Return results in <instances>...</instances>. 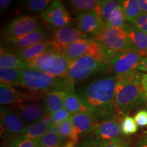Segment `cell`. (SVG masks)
<instances>
[{
    "label": "cell",
    "instance_id": "obj_1",
    "mask_svg": "<svg viewBox=\"0 0 147 147\" xmlns=\"http://www.w3.org/2000/svg\"><path fill=\"white\" fill-rule=\"evenodd\" d=\"M117 78L115 76H107L93 80L80 91V96L95 110L97 117L106 119L115 118L117 113L115 106V94Z\"/></svg>",
    "mask_w": 147,
    "mask_h": 147
},
{
    "label": "cell",
    "instance_id": "obj_2",
    "mask_svg": "<svg viewBox=\"0 0 147 147\" xmlns=\"http://www.w3.org/2000/svg\"><path fill=\"white\" fill-rule=\"evenodd\" d=\"M139 71L123 76H116L117 83L115 94V106L117 113L125 115L139 109L146 104Z\"/></svg>",
    "mask_w": 147,
    "mask_h": 147
},
{
    "label": "cell",
    "instance_id": "obj_3",
    "mask_svg": "<svg viewBox=\"0 0 147 147\" xmlns=\"http://www.w3.org/2000/svg\"><path fill=\"white\" fill-rule=\"evenodd\" d=\"M74 83L69 77H55L29 67L23 69L19 87L28 89L34 95H42L53 90L72 93L74 89Z\"/></svg>",
    "mask_w": 147,
    "mask_h": 147
},
{
    "label": "cell",
    "instance_id": "obj_4",
    "mask_svg": "<svg viewBox=\"0 0 147 147\" xmlns=\"http://www.w3.org/2000/svg\"><path fill=\"white\" fill-rule=\"evenodd\" d=\"M94 40L102 46L110 59L119 53L129 51L139 52L122 27H110L105 24L102 30L94 36Z\"/></svg>",
    "mask_w": 147,
    "mask_h": 147
},
{
    "label": "cell",
    "instance_id": "obj_5",
    "mask_svg": "<svg viewBox=\"0 0 147 147\" xmlns=\"http://www.w3.org/2000/svg\"><path fill=\"white\" fill-rule=\"evenodd\" d=\"M30 67L55 77H68L69 60L51 51L34 59L25 61Z\"/></svg>",
    "mask_w": 147,
    "mask_h": 147
},
{
    "label": "cell",
    "instance_id": "obj_6",
    "mask_svg": "<svg viewBox=\"0 0 147 147\" xmlns=\"http://www.w3.org/2000/svg\"><path fill=\"white\" fill-rule=\"evenodd\" d=\"M69 61L76 59L83 56H91L101 61L109 63L110 59L102 46L94 39H81L67 46L62 53Z\"/></svg>",
    "mask_w": 147,
    "mask_h": 147
},
{
    "label": "cell",
    "instance_id": "obj_7",
    "mask_svg": "<svg viewBox=\"0 0 147 147\" xmlns=\"http://www.w3.org/2000/svg\"><path fill=\"white\" fill-rule=\"evenodd\" d=\"M108 63L91 56H83L69 61L68 77L74 82L84 81L102 69L107 68Z\"/></svg>",
    "mask_w": 147,
    "mask_h": 147
},
{
    "label": "cell",
    "instance_id": "obj_8",
    "mask_svg": "<svg viewBox=\"0 0 147 147\" xmlns=\"http://www.w3.org/2000/svg\"><path fill=\"white\" fill-rule=\"evenodd\" d=\"M142 57H146L144 53L135 51H125L114 55L110 60L108 68L115 74V76H123L135 73Z\"/></svg>",
    "mask_w": 147,
    "mask_h": 147
},
{
    "label": "cell",
    "instance_id": "obj_9",
    "mask_svg": "<svg viewBox=\"0 0 147 147\" xmlns=\"http://www.w3.org/2000/svg\"><path fill=\"white\" fill-rule=\"evenodd\" d=\"M1 137L4 140L20 137L28 125L10 108L1 106Z\"/></svg>",
    "mask_w": 147,
    "mask_h": 147
},
{
    "label": "cell",
    "instance_id": "obj_10",
    "mask_svg": "<svg viewBox=\"0 0 147 147\" xmlns=\"http://www.w3.org/2000/svg\"><path fill=\"white\" fill-rule=\"evenodd\" d=\"M12 109L27 125L38 122L48 113L45 102L42 99H34L10 105Z\"/></svg>",
    "mask_w": 147,
    "mask_h": 147
},
{
    "label": "cell",
    "instance_id": "obj_11",
    "mask_svg": "<svg viewBox=\"0 0 147 147\" xmlns=\"http://www.w3.org/2000/svg\"><path fill=\"white\" fill-rule=\"evenodd\" d=\"M85 38H87V36L80 32L78 28L69 25L57 28L54 31L53 38L51 40L52 51L61 55L67 46Z\"/></svg>",
    "mask_w": 147,
    "mask_h": 147
},
{
    "label": "cell",
    "instance_id": "obj_12",
    "mask_svg": "<svg viewBox=\"0 0 147 147\" xmlns=\"http://www.w3.org/2000/svg\"><path fill=\"white\" fill-rule=\"evenodd\" d=\"M40 22L32 16H21L14 18L5 27L3 36L5 40L30 34L40 28Z\"/></svg>",
    "mask_w": 147,
    "mask_h": 147
},
{
    "label": "cell",
    "instance_id": "obj_13",
    "mask_svg": "<svg viewBox=\"0 0 147 147\" xmlns=\"http://www.w3.org/2000/svg\"><path fill=\"white\" fill-rule=\"evenodd\" d=\"M42 18L45 21L59 28L68 26L71 18L61 1H53L51 5L42 12Z\"/></svg>",
    "mask_w": 147,
    "mask_h": 147
},
{
    "label": "cell",
    "instance_id": "obj_14",
    "mask_svg": "<svg viewBox=\"0 0 147 147\" xmlns=\"http://www.w3.org/2000/svg\"><path fill=\"white\" fill-rule=\"evenodd\" d=\"M77 27L80 32L95 36L105 25L104 21L95 11L80 12L76 16Z\"/></svg>",
    "mask_w": 147,
    "mask_h": 147
},
{
    "label": "cell",
    "instance_id": "obj_15",
    "mask_svg": "<svg viewBox=\"0 0 147 147\" xmlns=\"http://www.w3.org/2000/svg\"><path fill=\"white\" fill-rule=\"evenodd\" d=\"M49 39H50V36L47 31L42 27H40L34 32L25 36L6 40L5 42L8 47L17 50V49L31 47L40 42L47 41Z\"/></svg>",
    "mask_w": 147,
    "mask_h": 147
},
{
    "label": "cell",
    "instance_id": "obj_16",
    "mask_svg": "<svg viewBox=\"0 0 147 147\" xmlns=\"http://www.w3.org/2000/svg\"><path fill=\"white\" fill-rule=\"evenodd\" d=\"M99 142L110 141L123 137L121 122L117 118L104 119L95 129V136Z\"/></svg>",
    "mask_w": 147,
    "mask_h": 147
},
{
    "label": "cell",
    "instance_id": "obj_17",
    "mask_svg": "<svg viewBox=\"0 0 147 147\" xmlns=\"http://www.w3.org/2000/svg\"><path fill=\"white\" fill-rule=\"evenodd\" d=\"M38 98V95L24 93L18 91L12 86L3 83L0 84V104L1 106L6 104H18L25 101L32 100Z\"/></svg>",
    "mask_w": 147,
    "mask_h": 147
},
{
    "label": "cell",
    "instance_id": "obj_18",
    "mask_svg": "<svg viewBox=\"0 0 147 147\" xmlns=\"http://www.w3.org/2000/svg\"><path fill=\"white\" fill-rule=\"evenodd\" d=\"M71 121L74 126L75 131L78 136L87 134L96 129L97 124V117L93 114L79 113L71 115Z\"/></svg>",
    "mask_w": 147,
    "mask_h": 147
},
{
    "label": "cell",
    "instance_id": "obj_19",
    "mask_svg": "<svg viewBox=\"0 0 147 147\" xmlns=\"http://www.w3.org/2000/svg\"><path fill=\"white\" fill-rule=\"evenodd\" d=\"M51 51H52V46L51 40H49L31 47L14 50V54L20 59L24 61H28Z\"/></svg>",
    "mask_w": 147,
    "mask_h": 147
},
{
    "label": "cell",
    "instance_id": "obj_20",
    "mask_svg": "<svg viewBox=\"0 0 147 147\" xmlns=\"http://www.w3.org/2000/svg\"><path fill=\"white\" fill-rule=\"evenodd\" d=\"M64 108H65L71 115L86 113L95 115V110L93 108H91L82 97L77 95L74 92L66 95Z\"/></svg>",
    "mask_w": 147,
    "mask_h": 147
},
{
    "label": "cell",
    "instance_id": "obj_21",
    "mask_svg": "<svg viewBox=\"0 0 147 147\" xmlns=\"http://www.w3.org/2000/svg\"><path fill=\"white\" fill-rule=\"evenodd\" d=\"M67 92L61 90H53L46 95L45 102L48 113H55L63 109Z\"/></svg>",
    "mask_w": 147,
    "mask_h": 147
},
{
    "label": "cell",
    "instance_id": "obj_22",
    "mask_svg": "<svg viewBox=\"0 0 147 147\" xmlns=\"http://www.w3.org/2000/svg\"><path fill=\"white\" fill-rule=\"evenodd\" d=\"M134 47L139 52L147 55V34L135 28L132 25L125 24L122 27Z\"/></svg>",
    "mask_w": 147,
    "mask_h": 147
},
{
    "label": "cell",
    "instance_id": "obj_23",
    "mask_svg": "<svg viewBox=\"0 0 147 147\" xmlns=\"http://www.w3.org/2000/svg\"><path fill=\"white\" fill-rule=\"evenodd\" d=\"M29 67L26 62L20 59L14 54L5 51L2 47L1 48L0 69H25Z\"/></svg>",
    "mask_w": 147,
    "mask_h": 147
},
{
    "label": "cell",
    "instance_id": "obj_24",
    "mask_svg": "<svg viewBox=\"0 0 147 147\" xmlns=\"http://www.w3.org/2000/svg\"><path fill=\"white\" fill-rule=\"evenodd\" d=\"M51 127L52 126L50 125L46 124L42 121H39L34 123L28 125L21 136L38 141L48 133Z\"/></svg>",
    "mask_w": 147,
    "mask_h": 147
},
{
    "label": "cell",
    "instance_id": "obj_25",
    "mask_svg": "<svg viewBox=\"0 0 147 147\" xmlns=\"http://www.w3.org/2000/svg\"><path fill=\"white\" fill-rule=\"evenodd\" d=\"M56 127L59 135L65 142L67 141H71V142H74L75 144L78 143V136L75 131L74 126L71 117L61 123Z\"/></svg>",
    "mask_w": 147,
    "mask_h": 147
},
{
    "label": "cell",
    "instance_id": "obj_26",
    "mask_svg": "<svg viewBox=\"0 0 147 147\" xmlns=\"http://www.w3.org/2000/svg\"><path fill=\"white\" fill-rule=\"evenodd\" d=\"M120 3L123 10L126 21L129 23H133L142 14L140 5L138 0H123L120 1Z\"/></svg>",
    "mask_w": 147,
    "mask_h": 147
},
{
    "label": "cell",
    "instance_id": "obj_27",
    "mask_svg": "<svg viewBox=\"0 0 147 147\" xmlns=\"http://www.w3.org/2000/svg\"><path fill=\"white\" fill-rule=\"evenodd\" d=\"M65 142L57 133L56 127L52 126L48 133L38 140V145L39 147H57L62 146Z\"/></svg>",
    "mask_w": 147,
    "mask_h": 147
},
{
    "label": "cell",
    "instance_id": "obj_28",
    "mask_svg": "<svg viewBox=\"0 0 147 147\" xmlns=\"http://www.w3.org/2000/svg\"><path fill=\"white\" fill-rule=\"evenodd\" d=\"M119 5H120V1H115V0L98 1V4L95 10V12L106 24L110 14Z\"/></svg>",
    "mask_w": 147,
    "mask_h": 147
},
{
    "label": "cell",
    "instance_id": "obj_29",
    "mask_svg": "<svg viewBox=\"0 0 147 147\" xmlns=\"http://www.w3.org/2000/svg\"><path fill=\"white\" fill-rule=\"evenodd\" d=\"M23 69H0L1 83L11 86H19Z\"/></svg>",
    "mask_w": 147,
    "mask_h": 147
},
{
    "label": "cell",
    "instance_id": "obj_30",
    "mask_svg": "<svg viewBox=\"0 0 147 147\" xmlns=\"http://www.w3.org/2000/svg\"><path fill=\"white\" fill-rule=\"evenodd\" d=\"M125 16L123 10L122 6L120 3V5L110 14L106 25L110 27L121 28L125 25Z\"/></svg>",
    "mask_w": 147,
    "mask_h": 147
},
{
    "label": "cell",
    "instance_id": "obj_31",
    "mask_svg": "<svg viewBox=\"0 0 147 147\" xmlns=\"http://www.w3.org/2000/svg\"><path fill=\"white\" fill-rule=\"evenodd\" d=\"M71 8L77 12H89L95 11L98 1L95 0H71L68 1Z\"/></svg>",
    "mask_w": 147,
    "mask_h": 147
},
{
    "label": "cell",
    "instance_id": "obj_32",
    "mask_svg": "<svg viewBox=\"0 0 147 147\" xmlns=\"http://www.w3.org/2000/svg\"><path fill=\"white\" fill-rule=\"evenodd\" d=\"M121 132L123 136H130L136 134L138 129L134 118L129 115H125L121 121Z\"/></svg>",
    "mask_w": 147,
    "mask_h": 147
},
{
    "label": "cell",
    "instance_id": "obj_33",
    "mask_svg": "<svg viewBox=\"0 0 147 147\" xmlns=\"http://www.w3.org/2000/svg\"><path fill=\"white\" fill-rule=\"evenodd\" d=\"M53 3L51 0H27L23 1L22 4L25 8L32 11H41L49 8Z\"/></svg>",
    "mask_w": 147,
    "mask_h": 147
},
{
    "label": "cell",
    "instance_id": "obj_34",
    "mask_svg": "<svg viewBox=\"0 0 147 147\" xmlns=\"http://www.w3.org/2000/svg\"><path fill=\"white\" fill-rule=\"evenodd\" d=\"M10 147H39L38 141L20 136L11 142Z\"/></svg>",
    "mask_w": 147,
    "mask_h": 147
},
{
    "label": "cell",
    "instance_id": "obj_35",
    "mask_svg": "<svg viewBox=\"0 0 147 147\" xmlns=\"http://www.w3.org/2000/svg\"><path fill=\"white\" fill-rule=\"evenodd\" d=\"M100 147H131V144L128 140L124 137L115 139L113 140L100 142Z\"/></svg>",
    "mask_w": 147,
    "mask_h": 147
},
{
    "label": "cell",
    "instance_id": "obj_36",
    "mask_svg": "<svg viewBox=\"0 0 147 147\" xmlns=\"http://www.w3.org/2000/svg\"><path fill=\"white\" fill-rule=\"evenodd\" d=\"M71 115L65 108L61 109L56 113L52 114L53 126L57 127L63 121L67 120L71 117Z\"/></svg>",
    "mask_w": 147,
    "mask_h": 147
},
{
    "label": "cell",
    "instance_id": "obj_37",
    "mask_svg": "<svg viewBox=\"0 0 147 147\" xmlns=\"http://www.w3.org/2000/svg\"><path fill=\"white\" fill-rule=\"evenodd\" d=\"M131 25L135 28L147 34V13H142Z\"/></svg>",
    "mask_w": 147,
    "mask_h": 147
},
{
    "label": "cell",
    "instance_id": "obj_38",
    "mask_svg": "<svg viewBox=\"0 0 147 147\" xmlns=\"http://www.w3.org/2000/svg\"><path fill=\"white\" fill-rule=\"evenodd\" d=\"M134 119L138 125L147 126V110H138L134 116Z\"/></svg>",
    "mask_w": 147,
    "mask_h": 147
},
{
    "label": "cell",
    "instance_id": "obj_39",
    "mask_svg": "<svg viewBox=\"0 0 147 147\" xmlns=\"http://www.w3.org/2000/svg\"><path fill=\"white\" fill-rule=\"evenodd\" d=\"M78 147H100V142L96 138L91 136L84 139Z\"/></svg>",
    "mask_w": 147,
    "mask_h": 147
},
{
    "label": "cell",
    "instance_id": "obj_40",
    "mask_svg": "<svg viewBox=\"0 0 147 147\" xmlns=\"http://www.w3.org/2000/svg\"><path fill=\"white\" fill-rule=\"evenodd\" d=\"M135 147H147V131L140 136L136 142Z\"/></svg>",
    "mask_w": 147,
    "mask_h": 147
},
{
    "label": "cell",
    "instance_id": "obj_41",
    "mask_svg": "<svg viewBox=\"0 0 147 147\" xmlns=\"http://www.w3.org/2000/svg\"><path fill=\"white\" fill-rule=\"evenodd\" d=\"M40 121H42V122L45 123L46 124L50 125L53 126L52 113H47Z\"/></svg>",
    "mask_w": 147,
    "mask_h": 147
},
{
    "label": "cell",
    "instance_id": "obj_42",
    "mask_svg": "<svg viewBox=\"0 0 147 147\" xmlns=\"http://www.w3.org/2000/svg\"><path fill=\"white\" fill-rule=\"evenodd\" d=\"M138 70L147 73V57H142L138 67Z\"/></svg>",
    "mask_w": 147,
    "mask_h": 147
},
{
    "label": "cell",
    "instance_id": "obj_43",
    "mask_svg": "<svg viewBox=\"0 0 147 147\" xmlns=\"http://www.w3.org/2000/svg\"><path fill=\"white\" fill-rule=\"evenodd\" d=\"M11 3H12L11 0H1L0 1V8H1V12L8 8L11 4Z\"/></svg>",
    "mask_w": 147,
    "mask_h": 147
},
{
    "label": "cell",
    "instance_id": "obj_44",
    "mask_svg": "<svg viewBox=\"0 0 147 147\" xmlns=\"http://www.w3.org/2000/svg\"><path fill=\"white\" fill-rule=\"evenodd\" d=\"M142 13H147V0H138Z\"/></svg>",
    "mask_w": 147,
    "mask_h": 147
},
{
    "label": "cell",
    "instance_id": "obj_45",
    "mask_svg": "<svg viewBox=\"0 0 147 147\" xmlns=\"http://www.w3.org/2000/svg\"><path fill=\"white\" fill-rule=\"evenodd\" d=\"M141 82H146L147 83V74H142L141 77Z\"/></svg>",
    "mask_w": 147,
    "mask_h": 147
},
{
    "label": "cell",
    "instance_id": "obj_46",
    "mask_svg": "<svg viewBox=\"0 0 147 147\" xmlns=\"http://www.w3.org/2000/svg\"><path fill=\"white\" fill-rule=\"evenodd\" d=\"M57 147H69V146H67V145H65V144H64L63 145H62V146H57Z\"/></svg>",
    "mask_w": 147,
    "mask_h": 147
},
{
    "label": "cell",
    "instance_id": "obj_47",
    "mask_svg": "<svg viewBox=\"0 0 147 147\" xmlns=\"http://www.w3.org/2000/svg\"><path fill=\"white\" fill-rule=\"evenodd\" d=\"M144 94H145V96H146V101H147V91H144Z\"/></svg>",
    "mask_w": 147,
    "mask_h": 147
},
{
    "label": "cell",
    "instance_id": "obj_48",
    "mask_svg": "<svg viewBox=\"0 0 147 147\" xmlns=\"http://www.w3.org/2000/svg\"><path fill=\"white\" fill-rule=\"evenodd\" d=\"M146 108H147V107H146Z\"/></svg>",
    "mask_w": 147,
    "mask_h": 147
}]
</instances>
